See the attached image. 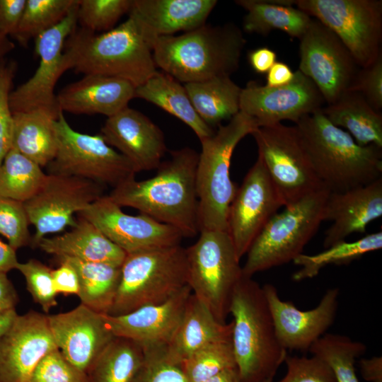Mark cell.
Returning a JSON list of instances; mask_svg holds the SVG:
<instances>
[{
	"label": "cell",
	"mask_w": 382,
	"mask_h": 382,
	"mask_svg": "<svg viewBox=\"0 0 382 382\" xmlns=\"http://www.w3.org/2000/svg\"><path fill=\"white\" fill-rule=\"evenodd\" d=\"M199 154L190 147L170 151L156 174L144 180L132 178L112 189L108 195L120 207L137 209L169 225L183 237L199 232L196 169Z\"/></svg>",
	"instance_id": "cell-1"
},
{
	"label": "cell",
	"mask_w": 382,
	"mask_h": 382,
	"mask_svg": "<svg viewBox=\"0 0 382 382\" xmlns=\"http://www.w3.org/2000/svg\"><path fill=\"white\" fill-rule=\"evenodd\" d=\"M294 126L316 175L330 192L346 191L382 178V148L359 145L321 109Z\"/></svg>",
	"instance_id": "cell-2"
},
{
	"label": "cell",
	"mask_w": 382,
	"mask_h": 382,
	"mask_svg": "<svg viewBox=\"0 0 382 382\" xmlns=\"http://www.w3.org/2000/svg\"><path fill=\"white\" fill-rule=\"evenodd\" d=\"M245 44L242 30L234 23H205L180 35L158 37L152 54L156 67L187 83L231 76L239 67Z\"/></svg>",
	"instance_id": "cell-3"
},
{
	"label": "cell",
	"mask_w": 382,
	"mask_h": 382,
	"mask_svg": "<svg viewBox=\"0 0 382 382\" xmlns=\"http://www.w3.org/2000/svg\"><path fill=\"white\" fill-rule=\"evenodd\" d=\"M64 54L69 69L76 73L119 78L136 88L158 71L151 45L130 17L100 34L76 28L64 43Z\"/></svg>",
	"instance_id": "cell-4"
},
{
	"label": "cell",
	"mask_w": 382,
	"mask_h": 382,
	"mask_svg": "<svg viewBox=\"0 0 382 382\" xmlns=\"http://www.w3.org/2000/svg\"><path fill=\"white\" fill-rule=\"evenodd\" d=\"M231 344L241 382L274 378L287 351L279 343L262 286L243 275L229 307Z\"/></svg>",
	"instance_id": "cell-5"
},
{
	"label": "cell",
	"mask_w": 382,
	"mask_h": 382,
	"mask_svg": "<svg viewBox=\"0 0 382 382\" xmlns=\"http://www.w3.org/2000/svg\"><path fill=\"white\" fill-rule=\"evenodd\" d=\"M257 127L255 119L240 111L211 137L200 140L196 169L199 232L228 231V209L238 189L230 177L232 155L238 144Z\"/></svg>",
	"instance_id": "cell-6"
},
{
	"label": "cell",
	"mask_w": 382,
	"mask_h": 382,
	"mask_svg": "<svg viewBox=\"0 0 382 382\" xmlns=\"http://www.w3.org/2000/svg\"><path fill=\"white\" fill-rule=\"evenodd\" d=\"M120 269L108 313L112 316L163 303L188 285L186 248L180 245L128 253Z\"/></svg>",
	"instance_id": "cell-7"
},
{
	"label": "cell",
	"mask_w": 382,
	"mask_h": 382,
	"mask_svg": "<svg viewBox=\"0 0 382 382\" xmlns=\"http://www.w3.org/2000/svg\"><path fill=\"white\" fill-rule=\"evenodd\" d=\"M330 191L322 188L276 213L264 226L247 252L243 275L293 261L317 232L324 221V209Z\"/></svg>",
	"instance_id": "cell-8"
},
{
	"label": "cell",
	"mask_w": 382,
	"mask_h": 382,
	"mask_svg": "<svg viewBox=\"0 0 382 382\" xmlns=\"http://www.w3.org/2000/svg\"><path fill=\"white\" fill-rule=\"evenodd\" d=\"M186 248L188 280L192 294L221 323H226L242 267L228 231H202Z\"/></svg>",
	"instance_id": "cell-9"
},
{
	"label": "cell",
	"mask_w": 382,
	"mask_h": 382,
	"mask_svg": "<svg viewBox=\"0 0 382 382\" xmlns=\"http://www.w3.org/2000/svg\"><path fill=\"white\" fill-rule=\"evenodd\" d=\"M57 150L48 173L85 178L113 188L135 178L131 163L100 134L75 131L59 111L54 124Z\"/></svg>",
	"instance_id": "cell-10"
},
{
	"label": "cell",
	"mask_w": 382,
	"mask_h": 382,
	"mask_svg": "<svg viewBox=\"0 0 382 382\" xmlns=\"http://www.w3.org/2000/svg\"><path fill=\"white\" fill-rule=\"evenodd\" d=\"M295 6L330 29L360 68L382 54L381 0H295Z\"/></svg>",
	"instance_id": "cell-11"
},
{
	"label": "cell",
	"mask_w": 382,
	"mask_h": 382,
	"mask_svg": "<svg viewBox=\"0 0 382 382\" xmlns=\"http://www.w3.org/2000/svg\"><path fill=\"white\" fill-rule=\"evenodd\" d=\"M251 135L284 207L325 188L311 166L295 126L278 123L259 127Z\"/></svg>",
	"instance_id": "cell-12"
},
{
	"label": "cell",
	"mask_w": 382,
	"mask_h": 382,
	"mask_svg": "<svg viewBox=\"0 0 382 382\" xmlns=\"http://www.w3.org/2000/svg\"><path fill=\"white\" fill-rule=\"evenodd\" d=\"M104 189V185L85 178L47 174L39 191L23 203L29 224L35 228L30 245L37 248L47 234L74 227V214L103 196Z\"/></svg>",
	"instance_id": "cell-13"
},
{
	"label": "cell",
	"mask_w": 382,
	"mask_h": 382,
	"mask_svg": "<svg viewBox=\"0 0 382 382\" xmlns=\"http://www.w3.org/2000/svg\"><path fill=\"white\" fill-rule=\"evenodd\" d=\"M78 0L67 16L57 25L35 38V53L40 58L35 74L11 91L9 104L12 112L43 109L58 115L54 94L56 83L69 69L64 54L67 37L76 28Z\"/></svg>",
	"instance_id": "cell-14"
},
{
	"label": "cell",
	"mask_w": 382,
	"mask_h": 382,
	"mask_svg": "<svg viewBox=\"0 0 382 382\" xmlns=\"http://www.w3.org/2000/svg\"><path fill=\"white\" fill-rule=\"evenodd\" d=\"M299 44V71L316 86L328 105L352 83L360 67L340 38L313 18Z\"/></svg>",
	"instance_id": "cell-15"
},
{
	"label": "cell",
	"mask_w": 382,
	"mask_h": 382,
	"mask_svg": "<svg viewBox=\"0 0 382 382\" xmlns=\"http://www.w3.org/2000/svg\"><path fill=\"white\" fill-rule=\"evenodd\" d=\"M284 203L258 155L238 187L228 213V233L241 259Z\"/></svg>",
	"instance_id": "cell-16"
},
{
	"label": "cell",
	"mask_w": 382,
	"mask_h": 382,
	"mask_svg": "<svg viewBox=\"0 0 382 382\" xmlns=\"http://www.w3.org/2000/svg\"><path fill=\"white\" fill-rule=\"evenodd\" d=\"M325 102L314 83L297 70L289 83L279 87L248 81L242 88L240 111L255 119L259 127L272 126L282 120L296 124L322 109Z\"/></svg>",
	"instance_id": "cell-17"
},
{
	"label": "cell",
	"mask_w": 382,
	"mask_h": 382,
	"mask_svg": "<svg viewBox=\"0 0 382 382\" xmlns=\"http://www.w3.org/2000/svg\"><path fill=\"white\" fill-rule=\"evenodd\" d=\"M94 224L127 254L180 245L176 228L149 216L125 214L108 195H103L78 214Z\"/></svg>",
	"instance_id": "cell-18"
},
{
	"label": "cell",
	"mask_w": 382,
	"mask_h": 382,
	"mask_svg": "<svg viewBox=\"0 0 382 382\" xmlns=\"http://www.w3.org/2000/svg\"><path fill=\"white\" fill-rule=\"evenodd\" d=\"M262 289L277 339L286 351H308L334 323L338 308V288L327 289L318 305L308 311L282 301L277 288L271 284H265Z\"/></svg>",
	"instance_id": "cell-19"
},
{
	"label": "cell",
	"mask_w": 382,
	"mask_h": 382,
	"mask_svg": "<svg viewBox=\"0 0 382 382\" xmlns=\"http://www.w3.org/2000/svg\"><path fill=\"white\" fill-rule=\"evenodd\" d=\"M56 348L46 315L33 310L18 315L0 339V382H29L39 361Z\"/></svg>",
	"instance_id": "cell-20"
},
{
	"label": "cell",
	"mask_w": 382,
	"mask_h": 382,
	"mask_svg": "<svg viewBox=\"0 0 382 382\" xmlns=\"http://www.w3.org/2000/svg\"><path fill=\"white\" fill-rule=\"evenodd\" d=\"M105 315L81 303L69 311L47 316L57 348L72 365L86 374L115 337Z\"/></svg>",
	"instance_id": "cell-21"
},
{
	"label": "cell",
	"mask_w": 382,
	"mask_h": 382,
	"mask_svg": "<svg viewBox=\"0 0 382 382\" xmlns=\"http://www.w3.org/2000/svg\"><path fill=\"white\" fill-rule=\"evenodd\" d=\"M191 294L187 285L163 303L144 306L117 316L105 314V318L115 337L133 340L144 351L167 348L181 322Z\"/></svg>",
	"instance_id": "cell-22"
},
{
	"label": "cell",
	"mask_w": 382,
	"mask_h": 382,
	"mask_svg": "<svg viewBox=\"0 0 382 382\" xmlns=\"http://www.w3.org/2000/svg\"><path fill=\"white\" fill-rule=\"evenodd\" d=\"M99 134L131 163L136 173L157 169L167 150L158 126L128 106L107 117Z\"/></svg>",
	"instance_id": "cell-23"
},
{
	"label": "cell",
	"mask_w": 382,
	"mask_h": 382,
	"mask_svg": "<svg viewBox=\"0 0 382 382\" xmlns=\"http://www.w3.org/2000/svg\"><path fill=\"white\" fill-rule=\"evenodd\" d=\"M382 216V178L343 192H330L324 209L327 229L323 247L345 241L354 233H364L366 226Z\"/></svg>",
	"instance_id": "cell-24"
},
{
	"label": "cell",
	"mask_w": 382,
	"mask_h": 382,
	"mask_svg": "<svg viewBox=\"0 0 382 382\" xmlns=\"http://www.w3.org/2000/svg\"><path fill=\"white\" fill-rule=\"evenodd\" d=\"M216 0H132L129 17L151 45L161 36L187 32L206 23Z\"/></svg>",
	"instance_id": "cell-25"
},
{
	"label": "cell",
	"mask_w": 382,
	"mask_h": 382,
	"mask_svg": "<svg viewBox=\"0 0 382 382\" xmlns=\"http://www.w3.org/2000/svg\"><path fill=\"white\" fill-rule=\"evenodd\" d=\"M130 82L101 75H84L57 95L59 110L73 114H101L110 117L128 106L135 98Z\"/></svg>",
	"instance_id": "cell-26"
},
{
	"label": "cell",
	"mask_w": 382,
	"mask_h": 382,
	"mask_svg": "<svg viewBox=\"0 0 382 382\" xmlns=\"http://www.w3.org/2000/svg\"><path fill=\"white\" fill-rule=\"evenodd\" d=\"M37 248L57 257L121 266L127 253L94 224L79 216L72 229L60 236L44 237Z\"/></svg>",
	"instance_id": "cell-27"
},
{
	"label": "cell",
	"mask_w": 382,
	"mask_h": 382,
	"mask_svg": "<svg viewBox=\"0 0 382 382\" xmlns=\"http://www.w3.org/2000/svg\"><path fill=\"white\" fill-rule=\"evenodd\" d=\"M233 322L219 323L196 296L188 298L181 322L166 348L168 355L180 364L198 349L215 342L231 341Z\"/></svg>",
	"instance_id": "cell-28"
},
{
	"label": "cell",
	"mask_w": 382,
	"mask_h": 382,
	"mask_svg": "<svg viewBox=\"0 0 382 382\" xmlns=\"http://www.w3.org/2000/svg\"><path fill=\"white\" fill-rule=\"evenodd\" d=\"M58 115L43 109L13 112L11 148L46 167L57 154L54 124Z\"/></svg>",
	"instance_id": "cell-29"
},
{
	"label": "cell",
	"mask_w": 382,
	"mask_h": 382,
	"mask_svg": "<svg viewBox=\"0 0 382 382\" xmlns=\"http://www.w3.org/2000/svg\"><path fill=\"white\" fill-rule=\"evenodd\" d=\"M235 2L247 11L243 21V29L248 33L267 35L273 30H279L291 37L300 40L312 20L305 12L294 6L295 0H237Z\"/></svg>",
	"instance_id": "cell-30"
},
{
	"label": "cell",
	"mask_w": 382,
	"mask_h": 382,
	"mask_svg": "<svg viewBox=\"0 0 382 382\" xmlns=\"http://www.w3.org/2000/svg\"><path fill=\"white\" fill-rule=\"evenodd\" d=\"M321 112L332 124L346 129L359 145L382 148V115L359 93L347 91Z\"/></svg>",
	"instance_id": "cell-31"
},
{
	"label": "cell",
	"mask_w": 382,
	"mask_h": 382,
	"mask_svg": "<svg viewBox=\"0 0 382 382\" xmlns=\"http://www.w3.org/2000/svg\"><path fill=\"white\" fill-rule=\"evenodd\" d=\"M134 96L156 105L180 120L193 130L199 140L215 132L198 115L184 86L165 72L157 71L137 86Z\"/></svg>",
	"instance_id": "cell-32"
},
{
	"label": "cell",
	"mask_w": 382,
	"mask_h": 382,
	"mask_svg": "<svg viewBox=\"0 0 382 382\" xmlns=\"http://www.w3.org/2000/svg\"><path fill=\"white\" fill-rule=\"evenodd\" d=\"M184 87L198 115L212 128L240 112L242 88L230 76L187 83Z\"/></svg>",
	"instance_id": "cell-33"
},
{
	"label": "cell",
	"mask_w": 382,
	"mask_h": 382,
	"mask_svg": "<svg viewBox=\"0 0 382 382\" xmlns=\"http://www.w3.org/2000/svg\"><path fill=\"white\" fill-rule=\"evenodd\" d=\"M71 264L76 270L81 303L89 308L108 314L119 286L121 266L81 260L66 256L57 257Z\"/></svg>",
	"instance_id": "cell-34"
},
{
	"label": "cell",
	"mask_w": 382,
	"mask_h": 382,
	"mask_svg": "<svg viewBox=\"0 0 382 382\" xmlns=\"http://www.w3.org/2000/svg\"><path fill=\"white\" fill-rule=\"evenodd\" d=\"M144 360L137 343L115 337L98 357L86 374L89 382H134Z\"/></svg>",
	"instance_id": "cell-35"
},
{
	"label": "cell",
	"mask_w": 382,
	"mask_h": 382,
	"mask_svg": "<svg viewBox=\"0 0 382 382\" xmlns=\"http://www.w3.org/2000/svg\"><path fill=\"white\" fill-rule=\"evenodd\" d=\"M382 248V232L367 234L353 242L346 241L331 245L314 255L300 254L293 262L301 269L292 274V279L300 282L317 276L320 270L330 265H348L363 255Z\"/></svg>",
	"instance_id": "cell-36"
},
{
	"label": "cell",
	"mask_w": 382,
	"mask_h": 382,
	"mask_svg": "<svg viewBox=\"0 0 382 382\" xmlns=\"http://www.w3.org/2000/svg\"><path fill=\"white\" fill-rule=\"evenodd\" d=\"M47 176L40 166L11 148L0 165V195L24 203L39 191Z\"/></svg>",
	"instance_id": "cell-37"
},
{
	"label": "cell",
	"mask_w": 382,
	"mask_h": 382,
	"mask_svg": "<svg viewBox=\"0 0 382 382\" xmlns=\"http://www.w3.org/2000/svg\"><path fill=\"white\" fill-rule=\"evenodd\" d=\"M366 350L362 342L345 335L327 333L313 343L308 351L329 364L336 382H359L354 364Z\"/></svg>",
	"instance_id": "cell-38"
},
{
	"label": "cell",
	"mask_w": 382,
	"mask_h": 382,
	"mask_svg": "<svg viewBox=\"0 0 382 382\" xmlns=\"http://www.w3.org/2000/svg\"><path fill=\"white\" fill-rule=\"evenodd\" d=\"M77 0H27L19 25L12 36L27 47L30 40L59 24Z\"/></svg>",
	"instance_id": "cell-39"
},
{
	"label": "cell",
	"mask_w": 382,
	"mask_h": 382,
	"mask_svg": "<svg viewBox=\"0 0 382 382\" xmlns=\"http://www.w3.org/2000/svg\"><path fill=\"white\" fill-rule=\"evenodd\" d=\"M180 364L188 382H203L236 367L231 341L212 342L183 359Z\"/></svg>",
	"instance_id": "cell-40"
},
{
	"label": "cell",
	"mask_w": 382,
	"mask_h": 382,
	"mask_svg": "<svg viewBox=\"0 0 382 382\" xmlns=\"http://www.w3.org/2000/svg\"><path fill=\"white\" fill-rule=\"evenodd\" d=\"M132 4V0H78V22L90 32H107L129 12Z\"/></svg>",
	"instance_id": "cell-41"
},
{
	"label": "cell",
	"mask_w": 382,
	"mask_h": 382,
	"mask_svg": "<svg viewBox=\"0 0 382 382\" xmlns=\"http://www.w3.org/2000/svg\"><path fill=\"white\" fill-rule=\"evenodd\" d=\"M16 270L24 277L27 289L33 301L45 313L57 305V293L54 286L51 268L36 259H30L25 262H18Z\"/></svg>",
	"instance_id": "cell-42"
},
{
	"label": "cell",
	"mask_w": 382,
	"mask_h": 382,
	"mask_svg": "<svg viewBox=\"0 0 382 382\" xmlns=\"http://www.w3.org/2000/svg\"><path fill=\"white\" fill-rule=\"evenodd\" d=\"M29 224L23 203L0 195V234L15 250L30 245Z\"/></svg>",
	"instance_id": "cell-43"
},
{
	"label": "cell",
	"mask_w": 382,
	"mask_h": 382,
	"mask_svg": "<svg viewBox=\"0 0 382 382\" xmlns=\"http://www.w3.org/2000/svg\"><path fill=\"white\" fill-rule=\"evenodd\" d=\"M144 352V363L134 382H188L180 364L168 355L166 348Z\"/></svg>",
	"instance_id": "cell-44"
},
{
	"label": "cell",
	"mask_w": 382,
	"mask_h": 382,
	"mask_svg": "<svg viewBox=\"0 0 382 382\" xmlns=\"http://www.w3.org/2000/svg\"><path fill=\"white\" fill-rule=\"evenodd\" d=\"M29 382H89L87 374L72 365L58 348L37 364Z\"/></svg>",
	"instance_id": "cell-45"
},
{
	"label": "cell",
	"mask_w": 382,
	"mask_h": 382,
	"mask_svg": "<svg viewBox=\"0 0 382 382\" xmlns=\"http://www.w3.org/2000/svg\"><path fill=\"white\" fill-rule=\"evenodd\" d=\"M16 71L14 60L0 62V165L12 146L13 118L9 96Z\"/></svg>",
	"instance_id": "cell-46"
},
{
	"label": "cell",
	"mask_w": 382,
	"mask_h": 382,
	"mask_svg": "<svg viewBox=\"0 0 382 382\" xmlns=\"http://www.w3.org/2000/svg\"><path fill=\"white\" fill-rule=\"evenodd\" d=\"M284 362L286 374L277 382H336L331 367L317 356L308 358L286 354Z\"/></svg>",
	"instance_id": "cell-47"
},
{
	"label": "cell",
	"mask_w": 382,
	"mask_h": 382,
	"mask_svg": "<svg viewBox=\"0 0 382 382\" xmlns=\"http://www.w3.org/2000/svg\"><path fill=\"white\" fill-rule=\"evenodd\" d=\"M347 91L359 93L374 110L381 112L382 108V54L369 66L359 69Z\"/></svg>",
	"instance_id": "cell-48"
},
{
	"label": "cell",
	"mask_w": 382,
	"mask_h": 382,
	"mask_svg": "<svg viewBox=\"0 0 382 382\" xmlns=\"http://www.w3.org/2000/svg\"><path fill=\"white\" fill-rule=\"evenodd\" d=\"M58 262L59 266L52 270L54 286L57 294L78 296L80 284L76 270L64 260L58 259Z\"/></svg>",
	"instance_id": "cell-49"
},
{
	"label": "cell",
	"mask_w": 382,
	"mask_h": 382,
	"mask_svg": "<svg viewBox=\"0 0 382 382\" xmlns=\"http://www.w3.org/2000/svg\"><path fill=\"white\" fill-rule=\"evenodd\" d=\"M27 0H0V34L13 36L21 19Z\"/></svg>",
	"instance_id": "cell-50"
},
{
	"label": "cell",
	"mask_w": 382,
	"mask_h": 382,
	"mask_svg": "<svg viewBox=\"0 0 382 382\" xmlns=\"http://www.w3.org/2000/svg\"><path fill=\"white\" fill-rule=\"evenodd\" d=\"M277 53L268 47H260L251 50L248 55V62L257 74H267L277 62Z\"/></svg>",
	"instance_id": "cell-51"
},
{
	"label": "cell",
	"mask_w": 382,
	"mask_h": 382,
	"mask_svg": "<svg viewBox=\"0 0 382 382\" xmlns=\"http://www.w3.org/2000/svg\"><path fill=\"white\" fill-rule=\"evenodd\" d=\"M18 301V293L7 273L0 272V314L16 309Z\"/></svg>",
	"instance_id": "cell-52"
},
{
	"label": "cell",
	"mask_w": 382,
	"mask_h": 382,
	"mask_svg": "<svg viewBox=\"0 0 382 382\" xmlns=\"http://www.w3.org/2000/svg\"><path fill=\"white\" fill-rule=\"evenodd\" d=\"M266 74L265 86L279 87L289 83L294 77L295 71L286 63L276 62Z\"/></svg>",
	"instance_id": "cell-53"
},
{
	"label": "cell",
	"mask_w": 382,
	"mask_h": 382,
	"mask_svg": "<svg viewBox=\"0 0 382 382\" xmlns=\"http://www.w3.org/2000/svg\"><path fill=\"white\" fill-rule=\"evenodd\" d=\"M360 373L363 378L369 382H382V357L374 356L369 359H361L359 361Z\"/></svg>",
	"instance_id": "cell-54"
},
{
	"label": "cell",
	"mask_w": 382,
	"mask_h": 382,
	"mask_svg": "<svg viewBox=\"0 0 382 382\" xmlns=\"http://www.w3.org/2000/svg\"><path fill=\"white\" fill-rule=\"evenodd\" d=\"M16 250L8 243L0 240V272L8 273L16 269L18 261L16 256Z\"/></svg>",
	"instance_id": "cell-55"
},
{
	"label": "cell",
	"mask_w": 382,
	"mask_h": 382,
	"mask_svg": "<svg viewBox=\"0 0 382 382\" xmlns=\"http://www.w3.org/2000/svg\"><path fill=\"white\" fill-rule=\"evenodd\" d=\"M203 382H241L236 367L227 369Z\"/></svg>",
	"instance_id": "cell-56"
},
{
	"label": "cell",
	"mask_w": 382,
	"mask_h": 382,
	"mask_svg": "<svg viewBox=\"0 0 382 382\" xmlns=\"http://www.w3.org/2000/svg\"><path fill=\"white\" fill-rule=\"evenodd\" d=\"M17 316L16 309L0 314V339L12 325Z\"/></svg>",
	"instance_id": "cell-57"
},
{
	"label": "cell",
	"mask_w": 382,
	"mask_h": 382,
	"mask_svg": "<svg viewBox=\"0 0 382 382\" xmlns=\"http://www.w3.org/2000/svg\"><path fill=\"white\" fill-rule=\"evenodd\" d=\"M15 48L14 43L8 37L0 34V62Z\"/></svg>",
	"instance_id": "cell-58"
},
{
	"label": "cell",
	"mask_w": 382,
	"mask_h": 382,
	"mask_svg": "<svg viewBox=\"0 0 382 382\" xmlns=\"http://www.w3.org/2000/svg\"><path fill=\"white\" fill-rule=\"evenodd\" d=\"M263 382H273V378H269Z\"/></svg>",
	"instance_id": "cell-59"
}]
</instances>
